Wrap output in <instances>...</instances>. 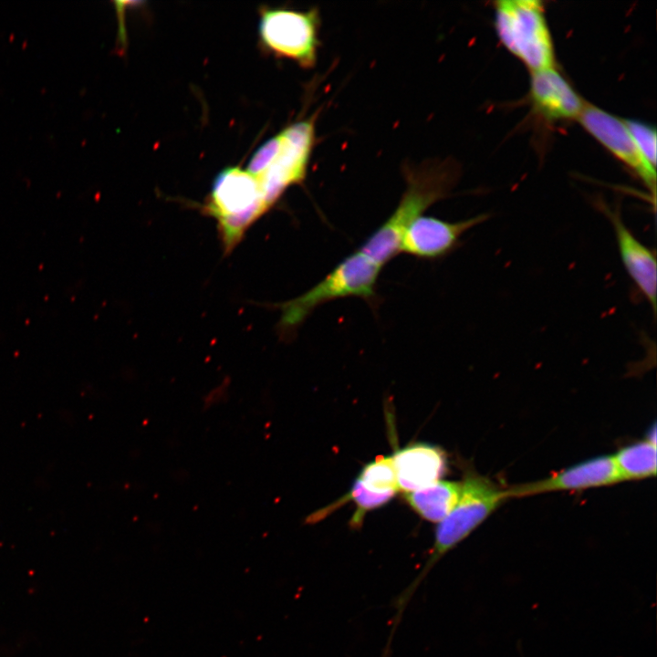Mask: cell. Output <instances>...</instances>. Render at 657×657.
<instances>
[{
  "label": "cell",
  "mask_w": 657,
  "mask_h": 657,
  "mask_svg": "<svg viewBox=\"0 0 657 657\" xmlns=\"http://www.w3.org/2000/svg\"><path fill=\"white\" fill-rule=\"evenodd\" d=\"M622 481L639 480L656 474V442L641 441L620 449L613 456Z\"/></svg>",
  "instance_id": "obj_15"
},
{
  "label": "cell",
  "mask_w": 657,
  "mask_h": 657,
  "mask_svg": "<svg viewBox=\"0 0 657 657\" xmlns=\"http://www.w3.org/2000/svg\"><path fill=\"white\" fill-rule=\"evenodd\" d=\"M460 491V483L439 480L416 491L404 493V495L412 508L422 518L440 523L454 507Z\"/></svg>",
  "instance_id": "obj_14"
},
{
  "label": "cell",
  "mask_w": 657,
  "mask_h": 657,
  "mask_svg": "<svg viewBox=\"0 0 657 657\" xmlns=\"http://www.w3.org/2000/svg\"><path fill=\"white\" fill-rule=\"evenodd\" d=\"M315 120L313 115L288 125L252 156L246 171L258 182L270 208L289 186L305 180L316 141Z\"/></svg>",
  "instance_id": "obj_3"
},
{
  "label": "cell",
  "mask_w": 657,
  "mask_h": 657,
  "mask_svg": "<svg viewBox=\"0 0 657 657\" xmlns=\"http://www.w3.org/2000/svg\"><path fill=\"white\" fill-rule=\"evenodd\" d=\"M495 22L503 45L532 72L554 67V47L541 2L497 1Z\"/></svg>",
  "instance_id": "obj_6"
},
{
  "label": "cell",
  "mask_w": 657,
  "mask_h": 657,
  "mask_svg": "<svg viewBox=\"0 0 657 657\" xmlns=\"http://www.w3.org/2000/svg\"><path fill=\"white\" fill-rule=\"evenodd\" d=\"M489 218L482 214L458 222L444 221L433 216L421 215L405 229L400 253L422 259H437L451 253L463 235Z\"/></svg>",
  "instance_id": "obj_9"
},
{
  "label": "cell",
  "mask_w": 657,
  "mask_h": 657,
  "mask_svg": "<svg viewBox=\"0 0 657 657\" xmlns=\"http://www.w3.org/2000/svg\"><path fill=\"white\" fill-rule=\"evenodd\" d=\"M530 96L536 109L550 120L579 119L586 105L554 67L532 72Z\"/></svg>",
  "instance_id": "obj_13"
},
{
  "label": "cell",
  "mask_w": 657,
  "mask_h": 657,
  "mask_svg": "<svg viewBox=\"0 0 657 657\" xmlns=\"http://www.w3.org/2000/svg\"><path fill=\"white\" fill-rule=\"evenodd\" d=\"M578 120L589 134L636 173L654 201L656 171L639 151L624 120L589 104L585 105Z\"/></svg>",
  "instance_id": "obj_8"
},
{
  "label": "cell",
  "mask_w": 657,
  "mask_h": 657,
  "mask_svg": "<svg viewBox=\"0 0 657 657\" xmlns=\"http://www.w3.org/2000/svg\"><path fill=\"white\" fill-rule=\"evenodd\" d=\"M622 482L612 455L591 458L568 467L545 479L516 485L506 489L508 497H520L552 491L584 490Z\"/></svg>",
  "instance_id": "obj_10"
},
{
  "label": "cell",
  "mask_w": 657,
  "mask_h": 657,
  "mask_svg": "<svg viewBox=\"0 0 657 657\" xmlns=\"http://www.w3.org/2000/svg\"><path fill=\"white\" fill-rule=\"evenodd\" d=\"M393 496L394 495L392 494H377L369 491L356 479L349 495L343 496L339 504L350 499L355 502L357 509L350 520V526L358 528L362 525L364 516L368 511L385 505Z\"/></svg>",
  "instance_id": "obj_17"
},
{
  "label": "cell",
  "mask_w": 657,
  "mask_h": 657,
  "mask_svg": "<svg viewBox=\"0 0 657 657\" xmlns=\"http://www.w3.org/2000/svg\"><path fill=\"white\" fill-rule=\"evenodd\" d=\"M319 26L316 7L308 11L264 7L260 12L259 36L263 46L271 53L309 68L317 60Z\"/></svg>",
  "instance_id": "obj_7"
},
{
  "label": "cell",
  "mask_w": 657,
  "mask_h": 657,
  "mask_svg": "<svg viewBox=\"0 0 657 657\" xmlns=\"http://www.w3.org/2000/svg\"><path fill=\"white\" fill-rule=\"evenodd\" d=\"M460 485L458 501L449 515L439 523L426 563L417 577L394 600L393 607L396 612L391 633L395 632L411 598L433 566L466 538L507 498L506 489L474 471L467 470Z\"/></svg>",
  "instance_id": "obj_1"
},
{
  "label": "cell",
  "mask_w": 657,
  "mask_h": 657,
  "mask_svg": "<svg viewBox=\"0 0 657 657\" xmlns=\"http://www.w3.org/2000/svg\"><path fill=\"white\" fill-rule=\"evenodd\" d=\"M405 175L406 189L399 204L359 248L381 267L400 254L402 237L408 225L448 194L455 177L453 168L445 163L408 170Z\"/></svg>",
  "instance_id": "obj_2"
},
{
  "label": "cell",
  "mask_w": 657,
  "mask_h": 657,
  "mask_svg": "<svg viewBox=\"0 0 657 657\" xmlns=\"http://www.w3.org/2000/svg\"><path fill=\"white\" fill-rule=\"evenodd\" d=\"M639 151L645 161L655 169L656 167V131L643 122L624 120Z\"/></svg>",
  "instance_id": "obj_18"
},
{
  "label": "cell",
  "mask_w": 657,
  "mask_h": 657,
  "mask_svg": "<svg viewBox=\"0 0 657 657\" xmlns=\"http://www.w3.org/2000/svg\"><path fill=\"white\" fill-rule=\"evenodd\" d=\"M399 490L409 493L428 486L445 474L444 452L434 445L414 443L391 456Z\"/></svg>",
  "instance_id": "obj_12"
},
{
  "label": "cell",
  "mask_w": 657,
  "mask_h": 657,
  "mask_svg": "<svg viewBox=\"0 0 657 657\" xmlns=\"http://www.w3.org/2000/svg\"><path fill=\"white\" fill-rule=\"evenodd\" d=\"M381 270V266L356 250L310 289L279 307V328L284 332H291L315 308L331 300L349 297L373 299Z\"/></svg>",
  "instance_id": "obj_5"
},
{
  "label": "cell",
  "mask_w": 657,
  "mask_h": 657,
  "mask_svg": "<svg viewBox=\"0 0 657 657\" xmlns=\"http://www.w3.org/2000/svg\"><path fill=\"white\" fill-rule=\"evenodd\" d=\"M615 232L621 262L638 289L656 313V257L623 223L620 213L604 208Z\"/></svg>",
  "instance_id": "obj_11"
},
{
  "label": "cell",
  "mask_w": 657,
  "mask_h": 657,
  "mask_svg": "<svg viewBox=\"0 0 657 657\" xmlns=\"http://www.w3.org/2000/svg\"><path fill=\"white\" fill-rule=\"evenodd\" d=\"M226 386H223L217 389H214L211 391L203 401V408L204 410H208L210 408H213L216 405L221 404L222 402H224L227 395V389Z\"/></svg>",
  "instance_id": "obj_19"
},
{
  "label": "cell",
  "mask_w": 657,
  "mask_h": 657,
  "mask_svg": "<svg viewBox=\"0 0 657 657\" xmlns=\"http://www.w3.org/2000/svg\"><path fill=\"white\" fill-rule=\"evenodd\" d=\"M270 207L256 179L246 170L229 167L214 181L203 211L217 222L225 252L232 251L248 227Z\"/></svg>",
  "instance_id": "obj_4"
},
{
  "label": "cell",
  "mask_w": 657,
  "mask_h": 657,
  "mask_svg": "<svg viewBox=\"0 0 657 657\" xmlns=\"http://www.w3.org/2000/svg\"><path fill=\"white\" fill-rule=\"evenodd\" d=\"M357 479L373 493L395 495L399 491L391 456H380L368 464Z\"/></svg>",
  "instance_id": "obj_16"
}]
</instances>
